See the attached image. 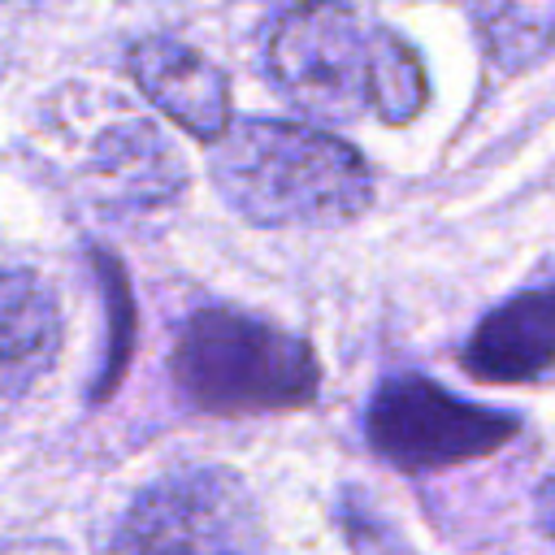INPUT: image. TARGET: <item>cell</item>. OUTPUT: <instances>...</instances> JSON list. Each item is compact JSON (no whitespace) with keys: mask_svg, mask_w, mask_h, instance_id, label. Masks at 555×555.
Masks as SVG:
<instances>
[{"mask_svg":"<svg viewBox=\"0 0 555 555\" xmlns=\"http://www.w3.org/2000/svg\"><path fill=\"white\" fill-rule=\"evenodd\" d=\"M56 299L35 273L0 269V412L17 403L56 360Z\"/></svg>","mask_w":555,"mask_h":555,"instance_id":"52a82bcc","label":"cell"},{"mask_svg":"<svg viewBox=\"0 0 555 555\" xmlns=\"http://www.w3.org/2000/svg\"><path fill=\"white\" fill-rule=\"evenodd\" d=\"M251 507L238 481L191 468L147 486L117 525L113 555H251Z\"/></svg>","mask_w":555,"mask_h":555,"instance_id":"277c9868","label":"cell"},{"mask_svg":"<svg viewBox=\"0 0 555 555\" xmlns=\"http://www.w3.org/2000/svg\"><path fill=\"white\" fill-rule=\"evenodd\" d=\"M130 74L139 91L204 143H217L230 126L225 74L173 35H147L130 48Z\"/></svg>","mask_w":555,"mask_h":555,"instance_id":"8992f818","label":"cell"},{"mask_svg":"<svg viewBox=\"0 0 555 555\" xmlns=\"http://www.w3.org/2000/svg\"><path fill=\"white\" fill-rule=\"evenodd\" d=\"M91 178L100 182L104 199L156 204L182 186V160L147 121H121L95 139Z\"/></svg>","mask_w":555,"mask_h":555,"instance_id":"9c48e42d","label":"cell"},{"mask_svg":"<svg viewBox=\"0 0 555 555\" xmlns=\"http://www.w3.org/2000/svg\"><path fill=\"white\" fill-rule=\"evenodd\" d=\"M390 555H403V551H390Z\"/></svg>","mask_w":555,"mask_h":555,"instance_id":"8fae6325","label":"cell"},{"mask_svg":"<svg viewBox=\"0 0 555 555\" xmlns=\"http://www.w3.org/2000/svg\"><path fill=\"white\" fill-rule=\"evenodd\" d=\"M212 178L260 225H343L373 195V173L351 143L269 117L225 126L212 143Z\"/></svg>","mask_w":555,"mask_h":555,"instance_id":"6da1fadb","label":"cell"},{"mask_svg":"<svg viewBox=\"0 0 555 555\" xmlns=\"http://www.w3.org/2000/svg\"><path fill=\"white\" fill-rule=\"evenodd\" d=\"M395 39V30L369 26L343 4H295L269 30V65L299 113L356 121L364 108H377Z\"/></svg>","mask_w":555,"mask_h":555,"instance_id":"3957f363","label":"cell"},{"mask_svg":"<svg viewBox=\"0 0 555 555\" xmlns=\"http://www.w3.org/2000/svg\"><path fill=\"white\" fill-rule=\"evenodd\" d=\"M364 429H369L373 451L408 473H429V468H447L460 460H477L516 434L507 416L464 403L425 377L386 382L369 403Z\"/></svg>","mask_w":555,"mask_h":555,"instance_id":"5b68a950","label":"cell"},{"mask_svg":"<svg viewBox=\"0 0 555 555\" xmlns=\"http://www.w3.org/2000/svg\"><path fill=\"white\" fill-rule=\"evenodd\" d=\"M178 390L217 416L299 408L317 395V356L304 338L234 308H199L173 347Z\"/></svg>","mask_w":555,"mask_h":555,"instance_id":"7a4b0ae2","label":"cell"},{"mask_svg":"<svg viewBox=\"0 0 555 555\" xmlns=\"http://www.w3.org/2000/svg\"><path fill=\"white\" fill-rule=\"evenodd\" d=\"M551 295L525 291L494 308L464 347V369L486 382H538L551 369Z\"/></svg>","mask_w":555,"mask_h":555,"instance_id":"ba28073f","label":"cell"},{"mask_svg":"<svg viewBox=\"0 0 555 555\" xmlns=\"http://www.w3.org/2000/svg\"><path fill=\"white\" fill-rule=\"evenodd\" d=\"M551 9L546 4H503L481 13V30L490 43V56L499 65H525L546 48L551 35Z\"/></svg>","mask_w":555,"mask_h":555,"instance_id":"30bf717a","label":"cell"}]
</instances>
